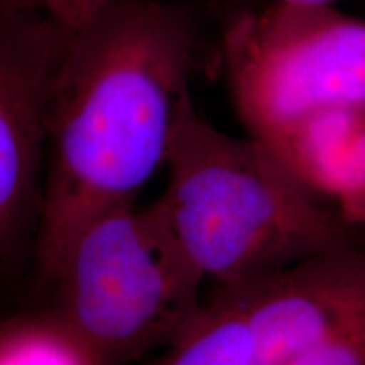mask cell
I'll use <instances>...</instances> for the list:
<instances>
[{"label": "cell", "mask_w": 365, "mask_h": 365, "mask_svg": "<svg viewBox=\"0 0 365 365\" xmlns=\"http://www.w3.org/2000/svg\"><path fill=\"white\" fill-rule=\"evenodd\" d=\"M44 287L59 318L107 365L171 345L208 289L156 200L113 205L81 223Z\"/></svg>", "instance_id": "3957f363"}, {"label": "cell", "mask_w": 365, "mask_h": 365, "mask_svg": "<svg viewBox=\"0 0 365 365\" xmlns=\"http://www.w3.org/2000/svg\"><path fill=\"white\" fill-rule=\"evenodd\" d=\"M277 4H291V6H333L339 0H269Z\"/></svg>", "instance_id": "30bf717a"}, {"label": "cell", "mask_w": 365, "mask_h": 365, "mask_svg": "<svg viewBox=\"0 0 365 365\" xmlns=\"http://www.w3.org/2000/svg\"><path fill=\"white\" fill-rule=\"evenodd\" d=\"M103 0H49L48 11L68 26H76L97 9Z\"/></svg>", "instance_id": "ba28073f"}, {"label": "cell", "mask_w": 365, "mask_h": 365, "mask_svg": "<svg viewBox=\"0 0 365 365\" xmlns=\"http://www.w3.org/2000/svg\"><path fill=\"white\" fill-rule=\"evenodd\" d=\"M218 54L237 115L259 140L327 108L365 107V19L333 6L239 9Z\"/></svg>", "instance_id": "277c9868"}, {"label": "cell", "mask_w": 365, "mask_h": 365, "mask_svg": "<svg viewBox=\"0 0 365 365\" xmlns=\"http://www.w3.org/2000/svg\"><path fill=\"white\" fill-rule=\"evenodd\" d=\"M195 14L166 0H103L71 27L54 76L44 196L31 272L46 286L95 213L134 202L166 168L193 105Z\"/></svg>", "instance_id": "6da1fadb"}, {"label": "cell", "mask_w": 365, "mask_h": 365, "mask_svg": "<svg viewBox=\"0 0 365 365\" xmlns=\"http://www.w3.org/2000/svg\"><path fill=\"white\" fill-rule=\"evenodd\" d=\"M0 365H107L54 309L0 317Z\"/></svg>", "instance_id": "52a82bcc"}, {"label": "cell", "mask_w": 365, "mask_h": 365, "mask_svg": "<svg viewBox=\"0 0 365 365\" xmlns=\"http://www.w3.org/2000/svg\"><path fill=\"white\" fill-rule=\"evenodd\" d=\"M48 7L49 0H0V12L48 11Z\"/></svg>", "instance_id": "9c48e42d"}, {"label": "cell", "mask_w": 365, "mask_h": 365, "mask_svg": "<svg viewBox=\"0 0 365 365\" xmlns=\"http://www.w3.org/2000/svg\"><path fill=\"white\" fill-rule=\"evenodd\" d=\"M319 202L365 228V107L317 112L262 140Z\"/></svg>", "instance_id": "8992f818"}, {"label": "cell", "mask_w": 365, "mask_h": 365, "mask_svg": "<svg viewBox=\"0 0 365 365\" xmlns=\"http://www.w3.org/2000/svg\"><path fill=\"white\" fill-rule=\"evenodd\" d=\"M156 202L207 287L230 284L365 240L296 180L267 144L186 110Z\"/></svg>", "instance_id": "7a4b0ae2"}, {"label": "cell", "mask_w": 365, "mask_h": 365, "mask_svg": "<svg viewBox=\"0 0 365 365\" xmlns=\"http://www.w3.org/2000/svg\"><path fill=\"white\" fill-rule=\"evenodd\" d=\"M71 27L48 11L0 12V286L33 266L49 103Z\"/></svg>", "instance_id": "5b68a950"}]
</instances>
